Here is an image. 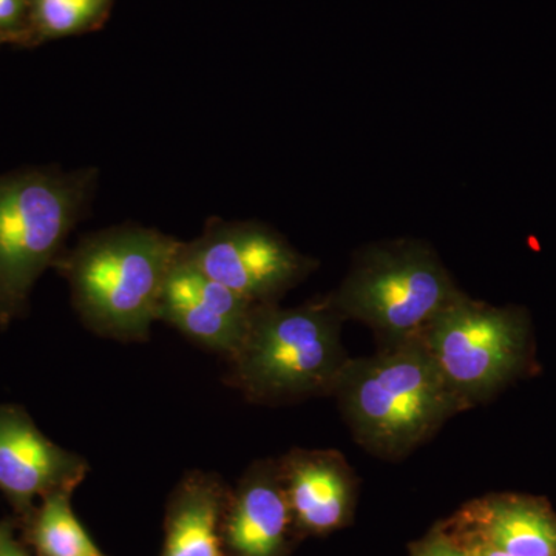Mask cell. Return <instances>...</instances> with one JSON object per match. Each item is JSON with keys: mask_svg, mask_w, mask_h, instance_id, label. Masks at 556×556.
I'll return each mask as SVG.
<instances>
[{"mask_svg": "<svg viewBox=\"0 0 556 556\" xmlns=\"http://www.w3.org/2000/svg\"><path fill=\"white\" fill-rule=\"evenodd\" d=\"M278 460H258L248 468L236 492L228 493L222 533L228 556H281L291 529Z\"/></svg>", "mask_w": 556, "mask_h": 556, "instance_id": "10", "label": "cell"}, {"mask_svg": "<svg viewBox=\"0 0 556 556\" xmlns=\"http://www.w3.org/2000/svg\"><path fill=\"white\" fill-rule=\"evenodd\" d=\"M257 306L178 257L161 294L159 321L229 358L247 338Z\"/></svg>", "mask_w": 556, "mask_h": 556, "instance_id": "9", "label": "cell"}, {"mask_svg": "<svg viewBox=\"0 0 556 556\" xmlns=\"http://www.w3.org/2000/svg\"><path fill=\"white\" fill-rule=\"evenodd\" d=\"M415 556H471L466 544L457 543L447 535H434L420 544Z\"/></svg>", "mask_w": 556, "mask_h": 556, "instance_id": "16", "label": "cell"}, {"mask_svg": "<svg viewBox=\"0 0 556 556\" xmlns=\"http://www.w3.org/2000/svg\"><path fill=\"white\" fill-rule=\"evenodd\" d=\"M448 387L470 407L504 386L525 361L527 321L460 294L419 339Z\"/></svg>", "mask_w": 556, "mask_h": 556, "instance_id": "6", "label": "cell"}, {"mask_svg": "<svg viewBox=\"0 0 556 556\" xmlns=\"http://www.w3.org/2000/svg\"><path fill=\"white\" fill-rule=\"evenodd\" d=\"M93 556H104V555H102V554H98V555H93Z\"/></svg>", "mask_w": 556, "mask_h": 556, "instance_id": "20", "label": "cell"}, {"mask_svg": "<svg viewBox=\"0 0 556 556\" xmlns=\"http://www.w3.org/2000/svg\"><path fill=\"white\" fill-rule=\"evenodd\" d=\"M97 175L36 172L0 181V324L24 308L40 274L60 262L70 230L86 217Z\"/></svg>", "mask_w": 556, "mask_h": 556, "instance_id": "4", "label": "cell"}, {"mask_svg": "<svg viewBox=\"0 0 556 556\" xmlns=\"http://www.w3.org/2000/svg\"><path fill=\"white\" fill-rule=\"evenodd\" d=\"M332 393L357 441L390 457L405 455L468 408L420 340L388 345L372 357L348 358Z\"/></svg>", "mask_w": 556, "mask_h": 556, "instance_id": "2", "label": "cell"}, {"mask_svg": "<svg viewBox=\"0 0 556 556\" xmlns=\"http://www.w3.org/2000/svg\"><path fill=\"white\" fill-rule=\"evenodd\" d=\"M228 490L208 471H190L170 496L161 556H228L222 522Z\"/></svg>", "mask_w": 556, "mask_h": 556, "instance_id": "12", "label": "cell"}, {"mask_svg": "<svg viewBox=\"0 0 556 556\" xmlns=\"http://www.w3.org/2000/svg\"><path fill=\"white\" fill-rule=\"evenodd\" d=\"M473 535L510 556H556V517L527 497L484 501L471 511Z\"/></svg>", "mask_w": 556, "mask_h": 556, "instance_id": "13", "label": "cell"}, {"mask_svg": "<svg viewBox=\"0 0 556 556\" xmlns=\"http://www.w3.org/2000/svg\"><path fill=\"white\" fill-rule=\"evenodd\" d=\"M342 318L331 300L288 309L257 306L247 338L228 358L233 386L257 402L329 393L348 362Z\"/></svg>", "mask_w": 556, "mask_h": 556, "instance_id": "3", "label": "cell"}, {"mask_svg": "<svg viewBox=\"0 0 556 556\" xmlns=\"http://www.w3.org/2000/svg\"><path fill=\"white\" fill-rule=\"evenodd\" d=\"M463 292L433 251L420 244L369 249L338 294L340 316L369 325L388 345L419 340Z\"/></svg>", "mask_w": 556, "mask_h": 556, "instance_id": "5", "label": "cell"}, {"mask_svg": "<svg viewBox=\"0 0 556 556\" xmlns=\"http://www.w3.org/2000/svg\"><path fill=\"white\" fill-rule=\"evenodd\" d=\"M0 556H30L14 535V527L9 521H0Z\"/></svg>", "mask_w": 556, "mask_h": 556, "instance_id": "17", "label": "cell"}, {"mask_svg": "<svg viewBox=\"0 0 556 556\" xmlns=\"http://www.w3.org/2000/svg\"><path fill=\"white\" fill-rule=\"evenodd\" d=\"M73 490L42 497L31 511L28 538L39 556H93L101 554L72 508Z\"/></svg>", "mask_w": 556, "mask_h": 556, "instance_id": "14", "label": "cell"}, {"mask_svg": "<svg viewBox=\"0 0 556 556\" xmlns=\"http://www.w3.org/2000/svg\"><path fill=\"white\" fill-rule=\"evenodd\" d=\"M109 0H36V13L47 35L67 36L98 20Z\"/></svg>", "mask_w": 556, "mask_h": 556, "instance_id": "15", "label": "cell"}, {"mask_svg": "<svg viewBox=\"0 0 556 556\" xmlns=\"http://www.w3.org/2000/svg\"><path fill=\"white\" fill-rule=\"evenodd\" d=\"M464 544H466L471 556H510L506 552L501 551V548L493 546V544L486 543L481 538L473 535V533L467 538Z\"/></svg>", "mask_w": 556, "mask_h": 556, "instance_id": "18", "label": "cell"}, {"mask_svg": "<svg viewBox=\"0 0 556 556\" xmlns=\"http://www.w3.org/2000/svg\"><path fill=\"white\" fill-rule=\"evenodd\" d=\"M179 257L254 305L276 303L313 269L273 230L223 219H208L199 239L182 243Z\"/></svg>", "mask_w": 556, "mask_h": 556, "instance_id": "7", "label": "cell"}, {"mask_svg": "<svg viewBox=\"0 0 556 556\" xmlns=\"http://www.w3.org/2000/svg\"><path fill=\"white\" fill-rule=\"evenodd\" d=\"M278 464L292 518L303 530L325 533L345 522L353 481L342 456L292 450Z\"/></svg>", "mask_w": 556, "mask_h": 556, "instance_id": "11", "label": "cell"}, {"mask_svg": "<svg viewBox=\"0 0 556 556\" xmlns=\"http://www.w3.org/2000/svg\"><path fill=\"white\" fill-rule=\"evenodd\" d=\"M83 456L62 448L16 405H0V493L22 515L35 501L58 490H73L89 473Z\"/></svg>", "mask_w": 556, "mask_h": 556, "instance_id": "8", "label": "cell"}, {"mask_svg": "<svg viewBox=\"0 0 556 556\" xmlns=\"http://www.w3.org/2000/svg\"><path fill=\"white\" fill-rule=\"evenodd\" d=\"M181 248L182 241L141 226L84 237L60 258L83 324L101 338L146 342Z\"/></svg>", "mask_w": 556, "mask_h": 556, "instance_id": "1", "label": "cell"}, {"mask_svg": "<svg viewBox=\"0 0 556 556\" xmlns=\"http://www.w3.org/2000/svg\"><path fill=\"white\" fill-rule=\"evenodd\" d=\"M21 0H0V27L13 24L21 13Z\"/></svg>", "mask_w": 556, "mask_h": 556, "instance_id": "19", "label": "cell"}]
</instances>
